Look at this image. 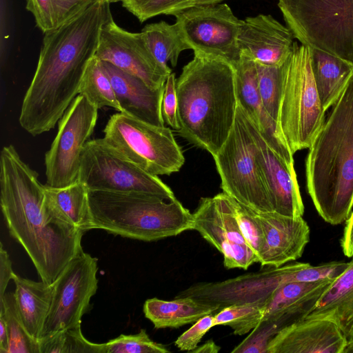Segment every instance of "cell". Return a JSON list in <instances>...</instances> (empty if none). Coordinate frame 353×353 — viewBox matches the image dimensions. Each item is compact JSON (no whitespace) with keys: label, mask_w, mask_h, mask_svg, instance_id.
<instances>
[{"label":"cell","mask_w":353,"mask_h":353,"mask_svg":"<svg viewBox=\"0 0 353 353\" xmlns=\"http://www.w3.org/2000/svg\"><path fill=\"white\" fill-rule=\"evenodd\" d=\"M178 132L214 156L228 139L238 105L235 70L219 58L194 54L176 80Z\"/></svg>","instance_id":"obj_3"},{"label":"cell","mask_w":353,"mask_h":353,"mask_svg":"<svg viewBox=\"0 0 353 353\" xmlns=\"http://www.w3.org/2000/svg\"><path fill=\"white\" fill-rule=\"evenodd\" d=\"M45 193L48 205L56 214L83 232L90 230L89 190L83 183L63 188L45 185Z\"/></svg>","instance_id":"obj_28"},{"label":"cell","mask_w":353,"mask_h":353,"mask_svg":"<svg viewBox=\"0 0 353 353\" xmlns=\"http://www.w3.org/2000/svg\"><path fill=\"white\" fill-rule=\"evenodd\" d=\"M294 39L287 26L270 14H259L243 20L238 46L241 54L257 63L281 66L292 51Z\"/></svg>","instance_id":"obj_19"},{"label":"cell","mask_w":353,"mask_h":353,"mask_svg":"<svg viewBox=\"0 0 353 353\" xmlns=\"http://www.w3.org/2000/svg\"><path fill=\"white\" fill-rule=\"evenodd\" d=\"M15 309L27 332L38 341L48 316L52 294V284L34 281L15 274L13 279Z\"/></svg>","instance_id":"obj_25"},{"label":"cell","mask_w":353,"mask_h":353,"mask_svg":"<svg viewBox=\"0 0 353 353\" xmlns=\"http://www.w3.org/2000/svg\"><path fill=\"white\" fill-rule=\"evenodd\" d=\"M40 353H105V343H94L82 334L81 325L61 330L39 341Z\"/></svg>","instance_id":"obj_32"},{"label":"cell","mask_w":353,"mask_h":353,"mask_svg":"<svg viewBox=\"0 0 353 353\" xmlns=\"http://www.w3.org/2000/svg\"><path fill=\"white\" fill-rule=\"evenodd\" d=\"M305 319L331 320L338 325L347 342L353 341V257Z\"/></svg>","instance_id":"obj_24"},{"label":"cell","mask_w":353,"mask_h":353,"mask_svg":"<svg viewBox=\"0 0 353 353\" xmlns=\"http://www.w3.org/2000/svg\"><path fill=\"white\" fill-rule=\"evenodd\" d=\"M311 50L312 74L322 107L326 111L337 101L353 77V64L323 50Z\"/></svg>","instance_id":"obj_26"},{"label":"cell","mask_w":353,"mask_h":353,"mask_svg":"<svg viewBox=\"0 0 353 353\" xmlns=\"http://www.w3.org/2000/svg\"><path fill=\"white\" fill-rule=\"evenodd\" d=\"M0 315L3 316L7 327L8 353H40L39 342L27 332L19 320L13 293L6 292L0 299Z\"/></svg>","instance_id":"obj_33"},{"label":"cell","mask_w":353,"mask_h":353,"mask_svg":"<svg viewBox=\"0 0 353 353\" xmlns=\"http://www.w3.org/2000/svg\"><path fill=\"white\" fill-rule=\"evenodd\" d=\"M0 204L10 234L24 248L41 281L52 284L82 249L83 232L50 208L38 173L12 145L0 153Z\"/></svg>","instance_id":"obj_2"},{"label":"cell","mask_w":353,"mask_h":353,"mask_svg":"<svg viewBox=\"0 0 353 353\" xmlns=\"http://www.w3.org/2000/svg\"><path fill=\"white\" fill-rule=\"evenodd\" d=\"M90 230L154 241L193 230V215L176 198L89 191Z\"/></svg>","instance_id":"obj_5"},{"label":"cell","mask_w":353,"mask_h":353,"mask_svg":"<svg viewBox=\"0 0 353 353\" xmlns=\"http://www.w3.org/2000/svg\"><path fill=\"white\" fill-rule=\"evenodd\" d=\"M192 215L193 230L223 254L226 268L247 270L259 262L241 233L232 197L223 192L201 198Z\"/></svg>","instance_id":"obj_15"},{"label":"cell","mask_w":353,"mask_h":353,"mask_svg":"<svg viewBox=\"0 0 353 353\" xmlns=\"http://www.w3.org/2000/svg\"><path fill=\"white\" fill-rule=\"evenodd\" d=\"M95 56L141 79L151 88H162L171 69L161 65L150 52L143 34L118 26L113 17L101 28Z\"/></svg>","instance_id":"obj_16"},{"label":"cell","mask_w":353,"mask_h":353,"mask_svg":"<svg viewBox=\"0 0 353 353\" xmlns=\"http://www.w3.org/2000/svg\"><path fill=\"white\" fill-rule=\"evenodd\" d=\"M279 330L280 327L276 323L263 321L232 352L267 353L270 340Z\"/></svg>","instance_id":"obj_39"},{"label":"cell","mask_w":353,"mask_h":353,"mask_svg":"<svg viewBox=\"0 0 353 353\" xmlns=\"http://www.w3.org/2000/svg\"><path fill=\"white\" fill-rule=\"evenodd\" d=\"M98 110L78 94L65 110L45 154L46 186L63 188L79 181L81 157L95 128Z\"/></svg>","instance_id":"obj_12"},{"label":"cell","mask_w":353,"mask_h":353,"mask_svg":"<svg viewBox=\"0 0 353 353\" xmlns=\"http://www.w3.org/2000/svg\"><path fill=\"white\" fill-rule=\"evenodd\" d=\"M238 103L274 152L290 167L294 168L293 153L276 122L265 110L259 94L256 62L241 54L233 65Z\"/></svg>","instance_id":"obj_18"},{"label":"cell","mask_w":353,"mask_h":353,"mask_svg":"<svg viewBox=\"0 0 353 353\" xmlns=\"http://www.w3.org/2000/svg\"><path fill=\"white\" fill-rule=\"evenodd\" d=\"M264 307L255 304L232 305L214 314V324L229 326L236 335L250 332L263 321Z\"/></svg>","instance_id":"obj_34"},{"label":"cell","mask_w":353,"mask_h":353,"mask_svg":"<svg viewBox=\"0 0 353 353\" xmlns=\"http://www.w3.org/2000/svg\"><path fill=\"white\" fill-rule=\"evenodd\" d=\"M192 0H123L122 6L140 22L160 14L175 15L189 8Z\"/></svg>","instance_id":"obj_36"},{"label":"cell","mask_w":353,"mask_h":353,"mask_svg":"<svg viewBox=\"0 0 353 353\" xmlns=\"http://www.w3.org/2000/svg\"><path fill=\"white\" fill-rule=\"evenodd\" d=\"M256 64L258 91L262 104L268 114L278 123L281 94L282 65L270 66L257 63Z\"/></svg>","instance_id":"obj_35"},{"label":"cell","mask_w":353,"mask_h":353,"mask_svg":"<svg viewBox=\"0 0 353 353\" xmlns=\"http://www.w3.org/2000/svg\"><path fill=\"white\" fill-rule=\"evenodd\" d=\"M213 158L224 193L256 212L274 211L256 159L254 139L239 103L233 128Z\"/></svg>","instance_id":"obj_9"},{"label":"cell","mask_w":353,"mask_h":353,"mask_svg":"<svg viewBox=\"0 0 353 353\" xmlns=\"http://www.w3.org/2000/svg\"><path fill=\"white\" fill-rule=\"evenodd\" d=\"M327 275L328 270L324 264L313 266L308 263H288L280 267L264 266L258 272L223 281L197 283L180 292L176 297L193 298L216 307L218 312L230 305L247 303L264 307L281 285L290 282L323 280Z\"/></svg>","instance_id":"obj_8"},{"label":"cell","mask_w":353,"mask_h":353,"mask_svg":"<svg viewBox=\"0 0 353 353\" xmlns=\"http://www.w3.org/2000/svg\"><path fill=\"white\" fill-rule=\"evenodd\" d=\"M343 237L341 239V246L345 256L353 257V210L345 221Z\"/></svg>","instance_id":"obj_43"},{"label":"cell","mask_w":353,"mask_h":353,"mask_svg":"<svg viewBox=\"0 0 353 353\" xmlns=\"http://www.w3.org/2000/svg\"><path fill=\"white\" fill-rule=\"evenodd\" d=\"M141 32L155 59L165 68H169L168 61L175 67L180 54L190 49L176 23L162 21L147 24Z\"/></svg>","instance_id":"obj_29"},{"label":"cell","mask_w":353,"mask_h":353,"mask_svg":"<svg viewBox=\"0 0 353 353\" xmlns=\"http://www.w3.org/2000/svg\"><path fill=\"white\" fill-rule=\"evenodd\" d=\"M245 114L248 125L254 139L256 159L274 211L292 217L302 216L304 213V205L294 168L290 167L274 152L257 128L245 113Z\"/></svg>","instance_id":"obj_17"},{"label":"cell","mask_w":353,"mask_h":353,"mask_svg":"<svg viewBox=\"0 0 353 353\" xmlns=\"http://www.w3.org/2000/svg\"><path fill=\"white\" fill-rule=\"evenodd\" d=\"M347 341L338 325L326 319H305L280 329L267 353H343Z\"/></svg>","instance_id":"obj_21"},{"label":"cell","mask_w":353,"mask_h":353,"mask_svg":"<svg viewBox=\"0 0 353 353\" xmlns=\"http://www.w3.org/2000/svg\"><path fill=\"white\" fill-rule=\"evenodd\" d=\"M103 132L110 145L151 174L169 175L178 172L185 162L180 146L165 126L119 112L110 117Z\"/></svg>","instance_id":"obj_10"},{"label":"cell","mask_w":353,"mask_h":353,"mask_svg":"<svg viewBox=\"0 0 353 353\" xmlns=\"http://www.w3.org/2000/svg\"><path fill=\"white\" fill-rule=\"evenodd\" d=\"M278 7L301 44L353 64V0H278Z\"/></svg>","instance_id":"obj_7"},{"label":"cell","mask_w":353,"mask_h":353,"mask_svg":"<svg viewBox=\"0 0 353 353\" xmlns=\"http://www.w3.org/2000/svg\"><path fill=\"white\" fill-rule=\"evenodd\" d=\"M343 353H353V341L347 342Z\"/></svg>","instance_id":"obj_47"},{"label":"cell","mask_w":353,"mask_h":353,"mask_svg":"<svg viewBox=\"0 0 353 353\" xmlns=\"http://www.w3.org/2000/svg\"><path fill=\"white\" fill-rule=\"evenodd\" d=\"M15 273L12 270V262L7 251L0 243V299L5 293L9 281L13 279Z\"/></svg>","instance_id":"obj_42"},{"label":"cell","mask_w":353,"mask_h":353,"mask_svg":"<svg viewBox=\"0 0 353 353\" xmlns=\"http://www.w3.org/2000/svg\"><path fill=\"white\" fill-rule=\"evenodd\" d=\"M307 192L321 217L345 221L353 208V77L309 148Z\"/></svg>","instance_id":"obj_4"},{"label":"cell","mask_w":353,"mask_h":353,"mask_svg":"<svg viewBox=\"0 0 353 353\" xmlns=\"http://www.w3.org/2000/svg\"><path fill=\"white\" fill-rule=\"evenodd\" d=\"M174 16L194 54L222 59L232 65L239 61L238 37L243 20L227 3L194 6Z\"/></svg>","instance_id":"obj_13"},{"label":"cell","mask_w":353,"mask_h":353,"mask_svg":"<svg viewBox=\"0 0 353 353\" xmlns=\"http://www.w3.org/2000/svg\"><path fill=\"white\" fill-rule=\"evenodd\" d=\"M143 310L156 329L178 328L218 312L216 307L189 296L175 297L172 301L149 299L145 301Z\"/></svg>","instance_id":"obj_27"},{"label":"cell","mask_w":353,"mask_h":353,"mask_svg":"<svg viewBox=\"0 0 353 353\" xmlns=\"http://www.w3.org/2000/svg\"><path fill=\"white\" fill-rule=\"evenodd\" d=\"M101 61L112 82L121 112L155 125L165 126L161 112L164 86L152 89L141 79L109 62Z\"/></svg>","instance_id":"obj_22"},{"label":"cell","mask_w":353,"mask_h":353,"mask_svg":"<svg viewBox=\"0 0 353 353\" xmlns=\"http://www.w3.org/2000/svg\"><path fill=\"white\" fill-rule=\"evenodd\" d=\"M8 336L5 319L0 315V353H8Z\"/></svg>","instance_id":"obj_44"},{"label":"cell","mask_w":353,"mask_h":353,"mask_svg":"<svg viewBox=\"0 0 353 353\" xmlns=\"http://www.w3.org/2000/svg\"><path fill=\"white\" fill-rule=\"evenodd\" d=\"M161 343L152 341L145 330L136 334H121L105 343V353H168Z\"/></svg>","instance_id":"obj_37"},{"label":"cell","mask_w":353,"mask_h":353,"mask_svg":"<svg viewBox=\"0 0 353 353\" xmlns=\"http://www.w3.org/2000/svg\"><path fill=\"white\" fill-rule=\"evenodd\" d=\"M233 202L235 216L241 233L247 244L260 260L264 236L259 220L254 210L241 204L234 199Z\"/></svg>","instance_id":"obj_38"},{"label":"cell","mask_w":353,"mask_h":353,"mask_svg":"<svg viewBox=\"0 0 353 353\" xmlns=\"http://www.w3.org/2000/svg\"><path fill=\"white\" fill-rule=\"evenodd\" d=\"M97 0H27L26 9L43 32L69 21Z\"/></svg>","instance_id":"obj_30"},{"label":"cell","mask_w":353,"mask_h":353,"mask_svg":"<svg viewBox=\"0 0 353 353\" xmlns=\"http://www.w3.org/2000/svg\"><path fill=\"white\" fill-rule=\"evenodd\" d=\"M334 280L296 281L281 285L264 306L263 321L276 323L281 329L305 319Z\"/></svg>","instance_id":"obj_23"},{"label":"cell","mask_w":353,"mask_h":353,"mask_svg":"<svg viewBox=\"0 0 353 353\" xmlns=\"http://www.w3.org/2000/svg\"><path fill=\"white\" fill-rule=\"evenodd\" d=\"M255 213L264 236L259 260L262 267H280L302 256L310 233L302 216L292 217L274 211Z\"/></svg>","instance_id":"obj_20"},{"label":"cell","mask_w":353,"mask_h":353,"mask_svg":"<svg viewBox=\"0 0 353 353\" xmlns=\"http://www.w3.org/2000/svg\"><path fill=\"white\" fill-rule=\"evenodd\" d=\"M79 181L89 191L145 193L174 199L158 176L145 171L110 145L103 138L88 140L81 157Z\"/></svg>","instance_id":"obj_11"},{"label":"cell","mask_w":353,"mask_h":353,"mask_svg":"<svg viewBox=\"0 0 353 353\" xmlns=\"http://www.w3.org/2000/svg\"><path fill=\"white\" fill-rule=\"evenodd\" d=\"M104 1H106L109 3H115V2H119V1H123V0H103Z\"/></svg>","instance_id":"obj_48"},{"label":"cell","mask_w":353,"mask_h":353,"mask_svg":"<svg viewBox=\"0 0 353 353\" xmlns=\"http://www.w3.org/2000/svg\"><path fill=\"white\" fill-rule=\"evenodd\" d=\"M311 60V48L294 42L282 65L278 123L293 154L310 148L325 120Z\"/></svg>","instance_id":"obj_6"},{"label":"cell","mask_w":353,"mask_h":353,"mask_svg":"<svg viewBox=\"0 0 353 353\" xmlns=\"http://www.w3.org/2000/svg\"><path fill=\"white\" fill-rule=\"evenodd\" d=\"M214 326V314L205 315L178 337L174 344L180 350L191 352L199 345L203 336Z\"/></svg>","instance_id":"obj_40"},{"label":"cell","mask_w":353,"mask_h":353,"mask_svg":"<svg viewBox=\"0 0 353 353\" xmlns=\"http://www.w3.org/2000/svg\"><path fill=\"white\" fill-rule=\"evenodd\" d=\"M110 5L97 0L63 25L44 33L19 119L31 135L53 129L79 93L85 70L97 51L101 28L112 18Z\"/></svg>","instance_id":"obj_1"},{"label":"cell","mask_w":353,"mask_h":353,"mask_svg":"<svg viewBox=\"0 0 353 353\" xmlns=\"http://www.w3.org/2000/svg\"><path fill=\"white\" fill-rule=\"evenodd\" d=\"M100 109L108 106L121 112L114 88L102 61L94 56L89 62L79 87V93Z\"/></svg>","instance_id":"obj_31"},{"label":"cell","mask_w":353,"mask_h":353,"mask_svg":"<svg viewBox=\"0 0 353 353\" xmlns=\"http://www.w3.org/2000/svg\"><path fill=\"white\" fill-rule=\"evenodd\" d=\"M176 80L175 74L171 73L165 81L161 103V112L164 122L178 132L180 125L178 118Z\"/></svg>","instance_id":"obj_41"},{"label":"cell","mask_w":353,"mask_h":353,"mask_svg":"<svg viewBox=\"0 0 353 353\" xmlns=\"http://www.w3.org/2000/svg\"><path fill=\"white\" fill-rule=\"evenodd\" d=\"M221 347L217 345L212 339H210L201 345H198L190 352L193 353H217Z\"/></svg>","instance_id":"obj_45"},{"label":"cell","mask_w":353,"mask_h":353,"mask_svg":"<svg viewBox=\"0 0 353 353\" xmlns=\"http://www.w3.org/2000/svg\"><path fill=\"white\" fill-rule=\"evenodd\" d=\"M97 260L83 248L54 280L50 307L38 342L56 332L81 325L98 288Z\"/></svg>","instance_id":"obj_14"},{"label":"cell","mask_w":353,"mask_h":353,"mask_svg":"<svg viewBox=\"0 0 353 353\" xmlns=\"http://www.w3.org/2000/svg\"><path fill=\"white\" fill-rule=\"evenodd\" d=\"M224 0H192L190 6H201V5H208V4H216Z\"/></svg>","instance_id":"obj_46"}]
</instances>
